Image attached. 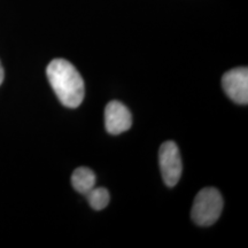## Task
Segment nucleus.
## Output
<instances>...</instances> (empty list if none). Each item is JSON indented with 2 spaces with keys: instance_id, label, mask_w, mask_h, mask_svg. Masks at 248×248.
Returning a JSON list of instances; mask_svg holds the SVG:
<instances>
[{
  "instance_id": "f257e3e1",
  "label": "nucleus",
  "mask_w": 248,
  "mask_h": 248,
  "mask_svg": "<svg viewBox=\"0 0 248 248\" xmlns=\"http://www.w3.org/2000/svg\"><path fill=\"white\" fill-rule=\"evenodd\" d=\"M48 82L63 106L76 108L84 99V80L69 61L54 59L46 69Z\"/></svg>"
},
{
  "instance_id": "f03ea898",
  "label": "nucleus",
  "mask_w": 248,
  "mask_h": 248,
  "mask_svg": "<svg viewBox=\"0 0 248 248\" xmlns=\"http://www.w3.org/2000/svg\"><path fill=\"white\" fill-rule=\"evenodd\" d=\"M223 210V198L214 187L202 188L195 197L191 216L195 224L210 226L216 223Z\"/></svg>"
},
{
  "instance_id": "7ed1b4c3",
  "label": "nucleus",
  "mask_w": 248,
  "mask_h": 248,
  "mask_svg": "<svg viewBox=\"0 0 248 248\" xmlns=\"http://www.w3.org/2000/svg\"><path fill=\"white\" fill-rule=\"evenodd\" d=\"M159 163L164 183L169 187H173L181 179L183 169L181 153L176 142L169 140L161 145Z\"/></svg>"
},
{
  "instance_id": "20e7f679",
  "label": "nucleus",
  "mask_w": 248,
  "mask_h": 248,
  "mask_svg": "<svg viewBox=\"0 0 248 248\" xmlns=\"http://www.w3.org/2000/svg\"><path fill=\"white\" fill-rule=\"evenodd\" d=\"M224 92L232 101L239 105L248 102V70L247 68H234L224 74L222 78Z\"/></svg>"
},
{
  "instance_id": "39448f33",
  "label": "nucleus",
  "mask_w": 248,
  "mask_h": 248,
  "mask_svg": "<svg viewBox=\"0 0 248 248\" xmlns=\"http://www.w3.org/2000/svg\"><path fill=\"white\" fill-rule=\"evenodd\" d=\"M105 125L110 135H120L131 128L132 116L130 110L120 101H110L105 108Z\"/></svg>"
},
{
  "instance_id": "423d86ee",
  "label": "nucleus",
  "mask_w": 248,
  "mask_h": 248,
  "mask_svg": "<svg viewBox=\"0 0 248 248\" xmlns=\"http://www.w3.org/2000/svg\"><path fill=\"white\" fill-rule=\"evenodd\" d=\"M71 184L78 193L86 194L95 186V175L91 169L80 167L71 175Z\"/></svg>"
},
{
  "instance_id": "0eeeda50",
  "label": "nucleus",
  "mask_w": 248,
  "mask_h": 248,
  "mask_svg": "<svg viewBox=\"0 0 248 248\" xmlns=\"http://www.w3.org/2000/svg\"><path fill=\"white\" fill-rule=\"evenodd\" d=\"M88 197L90 206L95 210H102L106 208L109 202V193L105 187H93L91 191L85 194Z\"/></svg>"
},
{
  "instance_id": "6e6552de",
  "label": "nucleus",
  "mask_w": 248,
  "mask_h": 248,
  "mask_svg": "<svg viewBox=\"0 0 248 248\" xmlns=\"http://www.w3.org/2000/svg\"><path fill=\"white\" fill-rule=\"evenodd\" d=\"M4 76H5V74H4V68H2L1 63H0V85H1V83L4 82Z\"/></svg>"
}]
</instances>
